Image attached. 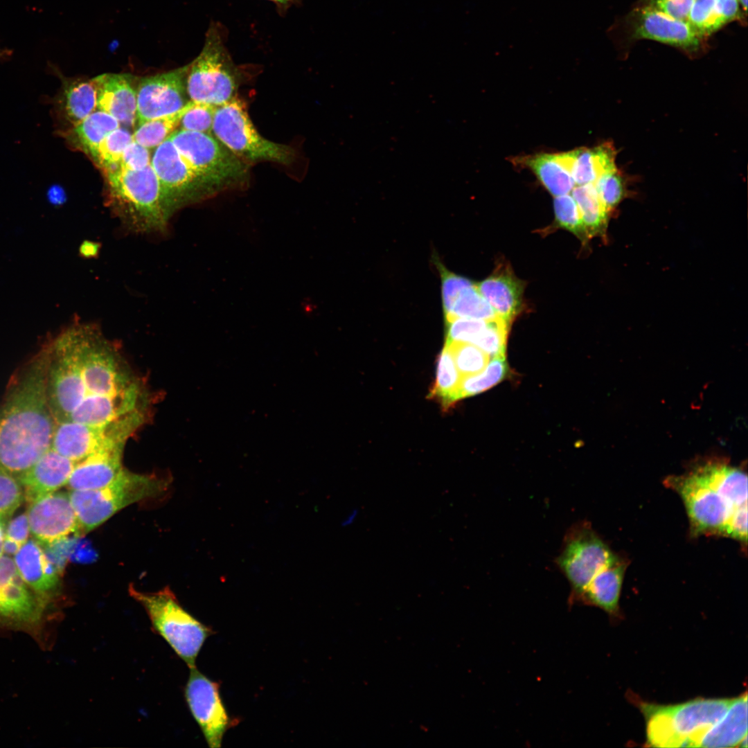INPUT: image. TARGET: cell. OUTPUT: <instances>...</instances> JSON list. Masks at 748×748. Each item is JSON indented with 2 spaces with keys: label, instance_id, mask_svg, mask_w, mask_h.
<instances>
[{
  "label": "cell",
  "instance_id": "f1b7e54d",
  "mask_svg": "<svg viewBox=\"0 0 748 748\" xmlns=\"http://www.w3.org/2000/svg\"><path fill=\"white\" fill-rule=\"evenodd\" d=\"M119 127L120 123L114 117L98 109L75 126L60 133L72 148L92 157L101 141Z\"/></svg>",
  "mask_w": 748,
  "mask_h": 748
},
{
  "label": "cell",
  "instance_id": "681fc988",
  "mask_svg": "<svg viewBox=\"0 0 748 748\" xmlns=\"http://www.w3.org/2000/svg\"><path fill=\"white\" fill-rule=\"evenodd\" d=\"M695 0H656L655 8L674 18L687 20Z\"/></svg>",
  "mask_w": 748,
  "mask_h": 748
},
{
  "label": "cell",
  "instance_id": "11a10c76",
  "mask_svg": "<svg viewBox=\"0 0 748 748\" xmlns=\"http://www.w3.org/2000/svg\"><path fill=\"white\" fill-rule=\"evenodd\" d=\"M5 528V520L0 518V555L3 554Z\"/></svg>",
  "mask_w": 748,
  "mask_h": 748
},
{
  "label": "cell",
  "instance_id": "9f6ffc18",
  "mask_svg": "<svg viewBox=\"0 0 748 748\" xmlns=\"http://www.w3.org/2000/svg\"><path fill=\"white\" fill-rule=\"evenodd\" d=\"M279 5H287L288 3L293 0H269Z\"/></svg>",
  "mask_w": 748,
  "mask_h": 748
},
{
  "label": "cell",
  "instance_id": "c3c4849f",
  "mask_svg": "<svg viewBox=\"0 0 748 748\" xmlns=\"http://www.w3.org/2000/svg\"><path fill=\"white\" fill-rule=\"evenodd\" d=\"M722 536L731 537L747 544V504L737 508L724 528Z\"/></svg>",
  "mask_w": 748,
  "mask_h": 748
},
{
  "label": "cell",
  "instance_id": "e575fe53",
  "mask_svg": "<svg viewBox=\"0 0 748 748\" xmlns=\"http://www.w3.org/2000/svg\"><path fill=\"white\" fill-rule=\"evenodd\" d=\"M445 317V320L454 318L490 320L499 317L481 294L477 285L473 284L460 293Z\"/></svg>",
  "mask_w": 748,
  "mask_h": 748
},
{
  "label": "cell",
  "instance_id": "f546056e",
  "mask_svg": "<svg viewBox=\"0 0 748 748\" xmlns=\"http://www.w3.org/2000/svg\"><path fill=\"white\" fill-rule=\"evenodd\" d=\"M516 161L530 168L555 197L569 194L575 186L571 173L558 154H537L519 158Z\"/></svg>",
  "mask_w": 748,
  "mask_h": 748
},
{
  "label": "cell",
  "instance_id": "2e32d148",
  "mask_svg": "<svg viewBox=\"0 0 748 748\" xmlns=\"http://www.w3.org/2000/svg\"><path fill=\"white\" fill-rule=\"evenodd\" d=\"M30 531L44 545L80 535L79 523L69 492L57 490L30 503L27 512Z\"/></svg>",
  "mask_w": 748,
  "mask_h": 748
},
{
  "label": "cell",
  "instance_id": "d590c367",
  "mask_svg": "<svg viewBox=\"0 0 748 748\" xmlns=\"http://www.w3.org/2000/svg\"><path fill=\"white\" fill-rule=\"evenodd\" d=\"M133 140L132 134L118 127L108 134L99 143L93 159L105 172L115 170L127 145Z\"/></svg>",
  "mask_w": 748,
  "mask_h": 748
},
{
  "label": "cell",
  "instance_id": "836d02e7",
  "mask_svg": "<svg viewBox=\"0 0 748 748\" xmlns=\"http://www.w3.org/2000/svg\"><path fill=\"white\" fill-rule=\"evenodd\" d=\"M508 371V366L503 357H493L491 362L479 373L462 377L457 393L456 401L483 392L504 380Z\"/></svg>",
  "mask_w": 748,
  "mask_h": 748
},
{
  "label": "cell",
  "instance_id": "7c38bea8",
  "mask_svg": "<svg viewBox=\"0 0 748 748\" xmlns=\"http://www.w3.org/2000/svg\"><path fill=\"white\" fill-rule=\"evenodd\" d=\"M151 166L159 180L164 202L172 215L185 205L219 191L188 166L169 138L155 148Z\"/></svg>",
  "mask_w": 748,
  "mask_h": 748
},
{
  "label": "cell",
  "instance_id": "b9f144b4",
  "mask_svg": "<svg viewBox=\"0 0 748 748\" xmlns=\"http://www.w3.org/2000/svg\"><path fill=\"white\" fill-rule=\"evenodd\" d=\"M215 107L190 100L189 106L183 115L181 130L212 134Z\"/></svg>",
  "mask_w": 748,
  "mask_h": 748
},
{
  "label": "cell",
  "instance_id": "6f0895ef",
  "mask_svg": "<svg viewBox=\"0 0 748 748\" xmlns=\"http://www.w3.org/2000/svg\"><path fill=\"white\" fill-rule=\"evenodd\" d=\"M740 747H747V736H745V738H743V739L742 740V741H741V742H740Z\"/></svg>",
  "mask_w": 748,
  "mask_h": 748
},
{
  "label": "cell",
  "instance_id": "3957f363",
  "mask_svg": "<svg viewBox=\"0 0 748 748\" xmlns=\"http://www.w3.org/2000/svg\"><path fill=\"white\" fill-rule=\"evenodd\" d=\"M731 699H695L661 706L643 704L648 742L657 747H697L704 734L726 713Z\"/></svg>",
  "mask_w": 748,
  "mask_h": 748
},
{
  "label": "cell",
  "instance_id": "ee69618b",
  "mask_svg": "<svg viewBox=\"0 0 748 748\" xmlns=\"http://www.w3.org/2000/svg\"><path fill=\"white\" fill-rule=\"evenodd\" d=\"M24 495L17 479L0 470V518L6 520L19 508Z\"/></svg>",
  "mask_w": 748,
  "mask_h": 748
},
{
  "label": "cell",
  "instance_id": "30bf717a",
  "mask_svg": "<svg viewBox=\"0 0 748 748\" xmlns=\"http://www.w3.org/2000/svg\"><path fill=\"white\" fill-rule=\"evenodd\" d=\"M46 387L56 422L68 420L84 398V390L72 328L61 332L47 348Z\"/></svg>",
  "mask_w": 748,
  "mask_h": 748
},
{
  "label": "cell",
  "instance_id": "6da1fadb",
  "mask_svg": "<svg viewBox=\"0 0 748 748\" xmlns=\"http://www.w3.org/2000/svg\"><path fill=\"white\" fill-rule=\"evenodd\" d=\"M47 348L28 365L0 406V470L16 478L51 446L55 425L47 395Z\"/></svg>",
  "mask_w": 748,
  "mask_h": 748
},
{
  "label": "cell",
  "instance_id": "484cf974",
  "mask_svg": "<svg viewBox=\"0 0 748 748\" xmlns=\"http://www.w3.org/2000/svg\"><path fill=\"white\" fill-rule=\"evenodd\" d=\"M627 564L620 557L603 568L587 585L578 603L599 607L614 615L618 603Z\"/></svg>",
  "mask_w": 748,
  "mask_h": 748
},
{
  "label": "cell",
  "instance_id": "ab89813d",
  "mask_svg": "<svg viewBox=\"0 0 748 748\" xmlns=\"http://www.w3.org/2000/svg\"><path fill=\"white\" fill-rule=\"evenodd\" d=\"M594 184L603 208L609 214L625 196L624 182L616 168L601 175Z\"/></svg>",
  "mask_w": 748,
  "mask_h": 748
},
{
  "label": "cell",
  "instance_id": "4316f807",
  "mask_svg": "<svg viewBox=\"0 0 748 748\" xmlns=\"http://www.w3.org/2000/svg\"><path fill=\"white\" fill-rule=\"evenodd\" d=\"M561 156L577 186L594 184L601 175L616 168L615 149L609 143L591 149L581 148Z\"/></svg>",
  "mask_w": 748,
  "mask_h": 748
},
{
  "label": "cell",
  "instance_id": "1f68e13d",
  "mask_svg": "<svg viewBox=\"0 0 748 748\" xmlns=\"http://www.w3.org/2000/svg\"><path fill=\"white\" fill-rule=\"evenodd\" d=\"M462 376L446 346L438 355L435 382L429 398L437 399L448 408L456 402V397Z\"/></svg>",
  "mask_w": 748,
  "mask_h": 748
},
{
  "label": "cell",
  "instance_id": "d6a6232c",
  "mask_svg": "<svg viewBox=\"0 0 748 748\" xmlns=\"http://www.w3.org/2000/svg\"><path fill=\"white\" fill-rule=\"evenodd\" d=\"M190 100L180 110L162 117L145 122L132 134V139L140 145L150 150L156 148L177 130L180 121L188 108Z\"/></svg>",
  "mask_w": 748,
  "mask_h": 748
},
{
  "label": "cell",
  "instance_id": "8992f818",
  "mask_svg": "<svg viewBox=\"0 0 748 748\" xmlns=\"http://www.w3.org/2000/svg\"><path fill=\"white\" fill-rule=\"evenodd\" d=\"M131 596L146 612L153 630L160 635L189 668L213 631L186 612L168 588L146 593L129 588Z\"/></svg>",
  "mask_w": 748,
  "mask_h": 748
},
{
  "label": "cell",
  "instance_id": "ac0fdd59",
  "mask_svg": "<svg viewBox=\"0 0 748 748\" xmlns=\"http://www.w3.org/2000/svg\"><path fill=\"white\" fill-rule=\"evenodd\" d=\"M92 80L97 93V109L132 126L136 121V91L126 73H103Z\"/></svg>",
  "mask_w": 748,
  "mask_h": 748
},
{
  "label": "cell",
  "instance_id": "8d00e7d4",
  "mask_svg": "<svg viewBox=\"0 0 748 748\" xmlns=\"http://www.w3.org/2000/svg\"><path fill=\"white\" fill-rule=\"evenodd\" d=\"M456 367L462 377L481 372L489 363L490 356L474 344L461 342H445Z\"/></svg>",
  "mask_w": 748,
  "mask_h": 748
},
{
  "label": "cell",
  "instance_id": "e0dca14e",
  "mask_svg": "<svg viewBox=\"0 0 748 748\" xmlns=\"http://www.w3.org/2000/svg\"><path fill=\"white\" fill-rule=\"evenodd\" d=\"M75 463L52 448L17 477L29 503L66 486Z\"/></svg>",
  "mask_w": 748,
  "mask_h": 748
},
{
  "label": "cell",
  "instance_id": "ba28073f",
  "mask_svg": "<svg viewBox=\"0 0 748 748\" xmlns=\"http://www.w3.org/2000/svg\"><path fill=\"white\" fill-rule=\"evenodd\" d=\"M169 139L188 166L219 191L243 185L248 180L250 165L213 134L179 129Z\"/></svg>",
  "mask_w": 748,
  "mask_h": 748
},
{
  "label": "cell",
  "instance_id": "db71d44e",
  "mask_svg": "<svg viewBox=\"0 0 748 748\" xmlns=\"http://www.w3.org/2000/svg\"><path fill=\"white\" fill-rule=\"evenodd\" d=\"M357 516H358V510L357 509H353L344 519V520L342 522V525L344 526H348L351 525L352 524L354 523V522H355V520L357 518Z\"/></svg>",
  "mask_w": 748,
  "mask_h": 748
},
{
  "label": "cell",
  "instance_id": "d4e9b609",
  "mask_svg": "<svg viewBox=\"0 0 748 748\" xmlns=\"http://www.w3.org/2000/svg\"><path fill=\"white\" fill-rule=\"evenodd\" d=\"M691 470L733 506L747 504V476L742 469L720 460H707Z\"/></svg>",
  "mask_w": 748,
  "mask_h": 748
},
{
  "label": "cell",
  "instance_id": "8fae6325",
  "mask_svg": "<svg viewBox=\"0 0 748 748\" xmlns=\"http://www.w3.org/2000/svg\"><path fill=\"white\" fill-rule=\"evenodd\" d=\"M664 482L682 499L693 536H722L726 525L739 506L731 505L691 470L679 476L667 477Z\"/></svg>",
  "mask_w": 748,
  "mask_h": 748
},
{
  "label": "cell",
  "instance_id": "83f0119b",
  "mask_svg": "<svg viewBox=\"0 0 748 748\" xmlns=\"http://www.w3.org/2000/svg\"><path fill=\"white\" fill-rule=\"evenodd\" d=\"M747 693L732 699L724 715L702 736L698 747H736L747 736Z\"/></svg>",
  "mask_w": 748,
  "mask_h": 748
},
{
  "label": "cell",
  "instance_id": "7402d4cb",
  "mask_svg": "<svg viewBox=\"0 0 748 748\" xmlns=\"http://www.w3.org/2000/svg\"><path fill=\"white\" fill-rule=\"evenodd\" d=\"M62 80L53 105L55 118L63 127L60 131L75 126L97 109L96 89L92 79Z\"/></svg>",
  "mask_w": 748,
  "mask_h": 748
},
{
  "label": "cell",
  "instance_id": "ffe728a7",
  "mask_svg": "<svg viewBox=\"0 0 748 748\" xmlns=\"http://www.w3.org/2000/svg\"><path fill=\"white\" fill-rule=\"evenodd\" d=\"M13 560L23 580L40 597L45 600L55 593L61 572L48 558L42 544L28 540Z\"/></svg>",
  "mask_w": 748,
  "mask_h": 748
},
{
  "label": "cell",
  "instance_id": "5b68a950",
  "mask_svg": "<svg viewBox=\"0 0 748 748\" xmlns=\"http://www.w3.org/2000/svg\"><path fill=\"white\" fill-rule=\"evenodd\" d=\"M243 72L224 45L222 28L211 24L201 52L188 64L186 91L190 100L215 107L230 101L238 96Z\"/></svg>",
  "mask_w": 748,
  "mask_h": 748
},
{
  "label": "cell",
  "instance_id": "9a60e30c",
  "mask_svg": "<svg viewBox=\"0 0 748 748\" xmlns=\"http://www.w3.org/2000/svg\"><path fill=\"white\" fill-rule=\"evenodd\" d=\"M188 64L143 78L136 91V121H146L172 114L184 107L186 99Z\"/></svg>",
  "mask_w": 748,
  "mask_h": 748
},
{
  "label": "cell",
  "instance_id": "60d3db41",
  "mask_svg": "<svg viewBox=\"0 0 748 748\" xmlns=\"http://www.w3.org/2000/svg\"><path fill=\"white\" fill-rule=\"evenodd\" d=\"M717 0H695L687 21L703 36L723 24L717 9Z\"/></svg>",
  "mask_w": 748,
  "mask_h": 748
},
{
  "label": "cell",
  "instance_id": "d6986e66",
  "mask_svg": "<svg viewBox=\"0 0 748 748\" xmlns=\"http://www.w3.org/2000/svg\"><path fill=\"white\" fill-rule=\"evenodd\" d=\"M477 287L497 315L510 326L522 310L524 283L509 266L500 265Z\"/></svg>",
  "mask_w": 748,
  "mask_h": 748
},
{
  "label": "cell",
  "instance_id": "f5cc1de1",
  "mask_svg": "<svg viewBox=\"0 0 748 748\" xmlns=\"http://www.w3.org/2000/svg\"><path fill=\"white\" fill-rule=\"evenodd\" d=\"M48 199L49 201L55 205H60L62 204L65 200V194L64 190L57 186L51 187L47 193Z\"/></svg>",
  "mask_w": 748,
  "mask_h": 748
},
{
  "label": "cell",
  "instance_id": "9c48e42d",
  "mask_svg": "<svg viewBox=\"0 0 748 748\" xmlns=\"http://www.w3.org/2000/svg\"><path fill=\"white\" fill-rule=\"evenodd\" d=\"M618 557L589 522H579L569 528L555 563L569 584V607L578 603L592 578Z\"/></svg>",
  "mask_w": 748,
  "mask_h": 748
},
{
  "label": "cell",
  "instance_id": "7dc6e473",
  "mask_svg": "<svg viewBox=\"0 0 748 748\" xmlns=\"http://www.w3.org/2000/svg\"><path fill=\"white\" fill-rule=\"evenodd\" d=\"M150 150L132 140L125 148L118 168L125 170H141L151 164Z\"/></svg>",
  "mask_w": 748,
  "mask_h": 748
},
{
  "label": "cell",
  "instance_id": "7a4b0ae2",
  "mask_svg": "<svg viewBox=\"0 0 748 748\" xmlns=\"http://www.w3.org/2000/svg\"><path fill=\"white\" fill-rule=\"evenodd\" d=\"M105 175L109 204L124 224L139 233L166 229L172 214L151 164L137 171L116 168Z\"/></svg>",
  "mask_w": 748,
  "mask_h": 748
},
{
  "label": "cell",
  "instance_id": "f907efd6",
  "mask_svg": "<svg viewBox=\"0 0 748 748\" xmlns=\"http://www.w3.org/2000/svg\"><path fill=\"white\" fill-rule=\"evenodd\" d=\"M718 14L724 24L736 19L739 13V0H717Z\"/></svg>",
  "mask_w": 748,
  "mask_h": 748
},
{
  "label": "cell",
  "instance_id": "4dcf8cb0",
  "mask_svg": "<svg viewBox=\"0 0 748 748\" xmlns=\"http://www.w3.org/2000/svg\"><path fill=\"white\" fill-rule=\"evenodd\" d=\"M574 199L589 238H605L609 214L603 208L594 184L577 186L572 189Z\"/></svg>",
  "mask_w": 748,
  "mask_h": 748
},
{
  "label": "cell",
  "instance_id": "603a6c76",
  "mask_svg": "<svg viewBox=\"0 0 748 748\" xmlns=\"http://www.w3.org/2000/svg\"><path fill=\"white\" fill-rule=\"evenodd\" d=\"M105 442L99 427L63 420L55 422L51 448L76 463L100 450Z\"/></svg>",
  "mask_w": 748,
  "mask_h": 748
},
{
  "label": "cell",
  "instance_id": "816d5d0a",
  "mask_svg": "<svg viewBox=\"0 0 748 748\" xmlns=\"http://www.w3.org/2000/svg\"><path fill=\"white\" fill-rule=\"evenodd\" d=\"M99 244L91 241H84L80 247V254L87 258L94 257L99 251Z\"/></svg>",
  "mask_w": 748,
  "mask_h": 748
},
{
  "label": "cell",
  "instance_id": "cb8c5ba5",
  "mask_svg": "<svg viewBox=\"0 0 748 748\" xmlns=\"http://www.w3.org/2000/svg\"><path fill=\"white\" fill-rule=\"evenodd\" d=\"M123 449L100 450L76 463L66 484L69 490L97 489L111 483L123 468Z\"/></svg>",
  "mask_w": 748,
  "mask_h": 748
},
{
  "label": "cell",
  "instance_id": "74e56055",
  "mask_svg": "<svg viewBox=\"0 0 748 748\" xmlns=\"http://www.w3.org/2000/svg\"><path fill=\"white\" fill-rule=\"evenodd\" d=\"M553 208L555 224L573 233L584 244H587L589 238L573 197L568 194L555 197Z\"/></svg>",
  "mask_w": 748,
  "mask_h": 748
},
{
  "label": "cell",
  "instance_id": "f6af8a7d",
  "mask_svg": "<svg viewBox=\"0 0 748 748\" xmlns=\"http://www.w3.org/2000/svg\"><path fill=\"white\" fill-rule=\"evenodd\" d=\"M30 531L27 513L13 518L5 528L3 553L15 555L28 541Z\"/></svg>",
  "mask_w": 748,
  "mask_h": 748
},
{
  "label": "cell",
  "instance_id": "f35d334b",
  "mask_svg": "<svg viewBox=\"0 0 748 748\" xmlns=\"http://www.w3.org/2000/svg\"><path fill=\"white\" fill-rule=\"evenodd\" d=\"M509 326L499 317L488 320L486 328L472 344L492 358L505 357Z\"/></svg>",
  "mask_w": 748,
  "mask_h": 748
},
{
  "label": "cell",
  "instance_id": "52a82bcc",
  "mask_svg": "<svg viewBox=\"0 0 748 748\" xmlns=\"http://www.w3.org/2000/svg\"><path fill=\"white\" fill-rule=\"evenodd\" d=\"M212 133L249 165L260 161L289 165L296 157L291 146L271 141L257 131L238 96L215 108Z\"/></svg>",
  "mask_w": 748,
  "mask_h": 748
},
{
  "label": "cell",
  "instance_id": "44dd1931",
  "mask_svg": "<svg viewBox=\"0 0 748 748\" xmlns=\"http://www.w3.org/2000/svg\"><path fill=\"white\" fill-rule=\"evenodd\" d=\"M635 35L684 48L697 47L702 37L687 20L670 17L655 7L643 10Z\"/></svg>",
  "mask_w": 748,
  "mask_h": 748
},
{
  "label": "cell",
  "instance_id": "7bdbcfd3",
  "mask_svg": "<svg viewBox=\"0 0 748 748\" xmlns=\"http://www.w3.org/2000/svg\"><path fill=\"white\" fill-rule=\"evenodd\" d=\"M488 321L468 318L445 320L446 343L461 341L472 344L486 328Z\"/></svg>",
  "mask_w": 748,
  "mask_h": 748
},
{
  "label": "cell",
  "instance_id": "277c9868",
  "mask_svg": "<svg viewBox=\"0 0 748 748\" xmlns=\"http://www.w3.org/2000/svg\"><path fill=\"white\" fill-rule=\"evenodd\" d=\"M168 485V481L161 477L137 474L123 467L104 487L69 490L79 523L80 535L89 533L129 505L160 495Z\"/></svg>",
  "mask_w": 748,
  "mask_h": 748
},
{
  "label": "cell",
  "instance_id": "5bb4252c",
  "mask_svg": "<svg viewBox=\"0 0 748 748\" xmlns=\"http://www.w3.org/2000/svg\"><path fill=\"white\" fill-rule=\"evenodd\" d=\"M44 604L23 580L13 559L0 555V625L34 628L41 622Z\"/></svg>",
  "mask_w": 748,
  "mask_h": 748
},
{
  "label": "cell",
  "instance_id": "4fadbf2b",
  "mask_svg": "<svg viewBox=\"0 0 748 748\" xmlns=\"http://www.w3.org/2000/svg\"><path fill=\"white\" fill-rule=\"evenodd\" d=\"M220 683L190 668L184 697L188 709L211 748H220L225 733L238 723L229 717L220 694Z\"/></svg>",
  "mask_w": 748,
  "mask_h": 748
},
{
  "label": "cell",
  "instance_id": "bcb514c9",
  "mask_svg": "<svg viewBox=\"0 0 748 748\" xmlns=\"http://www.w3.org/2000/svg\"><path fill=\"white\" fill-rule=\"evenodd\" d=\"M442 283V299L445 316L452 310L460 293L474 283L469 279L448 271L441 263H437Z\"/></svg>",
  "mask_w": 748,
  "mask_h": 748
}]
</instances>
